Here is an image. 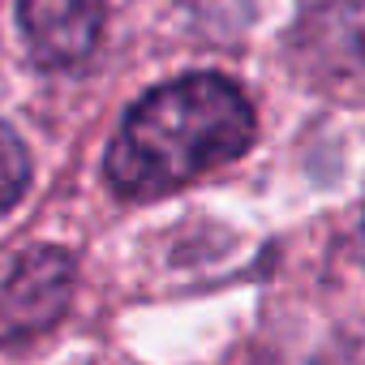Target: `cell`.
Segmentation results:
<instances>
[{
	"label": "cell",
	"instance_id": "cell-1",
	"mask_svg": "<svg viewBox=\"0 0 365 365\" xmlns=\"http://www.w3.org/2000/svg\"><path fill=\"white\" fill-rule=\"evenodd\" d=\"M254 103L232 78L190 73L146 91L120 120L103 176L120 198H163L254 146Z\"/></svg>",
	"mask_w": 365,
	"mask_h": 365
},
{
	"label": "cell",
	"instance_id": "cell-2",
	"mask_svg": "<svg viewBox=\"0 0 365 365\" xmlns=\"http://www.w3.org/2000/svg\"><path fill=\"white\" fill-rule=\"evenodd\" d=\"M73 301V258L56 245H35L0 275V348L52 331Z\"/></svg>",
	"mask_w": 365,
	"mask_h": 365
},
{
	"label": "cell",
	"instance_id": "cell-3",
	"mask_svg": "<svg viewBox=\"0 0 365 365\" xmlns=\"http://www.w3.org/2000/svg\"><path fill=\"white\" fill-rule=\"evenodd\" d=\"M108 0H18V22L43 69L82 65L103 35Z\"/></svg>",
	"mask_w": 365,
	"mask_h": 365
},
{
	"label": "cell",
	"instance_id": "cell-4",
	"mask_svg": "<svg viewBox=\"0 0 365 365\" xmlns=\"http://www.w3.org/2000/svg\"><path fill=\"white\" fill-rule=\"evenodd\" d=\"M26 190H31V155L22 138L0 120V211L18 207Z\"/></svg>",
	"mask_w": 365,
	"mask_h": 365
},
{
	"label": "cell",
	"instance_id": "cell-5",
	"mask_svg": "<svg viewBox=\"0 0 365 365\" xmlns=\"http://www.w3.org/2000/svg\"><path fill=\"white\" fill-rule=\"evenodd\" d=\"M361 237H365V228H361ZM361 245H365V241H361Z\"/></svg>",
	"mask_w": 365,
	"mask_h": 365
}]
</instances>
